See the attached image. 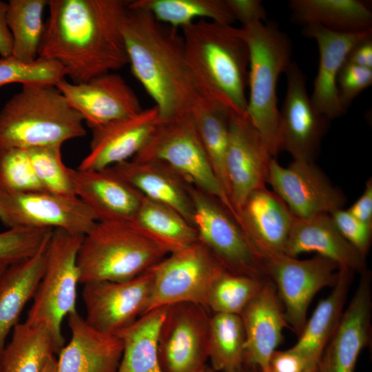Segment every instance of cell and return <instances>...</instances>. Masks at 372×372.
Listing matches in <instances>:
<instances>
[{"label":"cell","instance_id":"cell-39","mask_svg":"<svg viewBox=\"0 0 372 372\" xmlns=\"http://www.w3.org/2000/svg\"><path fill=\"white\" fill-rule=\"evenodd\" d=\"M60 145L28 149L34 174L45 192L65 197H76L71 168L63 163Z\"/></svg>","mask_w":372,"mask_h":372},{"label":"cell","instance_id":"cell-51","mask_svg":"<svg viewBox=\"0 0 372 372\" xmlns=\"http://www.w3.org/2000/svg\"><path fill=\"white\" fill-rule=\"evenodd\" d=\"M225 372H260L257 368L244 363L242 366Z\"/></svg>","mask_w":372,"mask_h":372},{"label":"cell","instance_id":"cell-14","mask_svg":"<svg viewBox=\"0 0 372 372\" xmlns=\"http://www.w3.org/2000/svg\"><path fill=\"white\" fill-rule=\"evenodd\" d=\"M152 289L149 270L127 281L83 284L85 320L101 333L117 335L148 311Z\"/></svg>","mask_w":372,"mask_h":372},{"label":"cell","instance_id":"cell-19","mask_svg":"<svg viewBox=\"0 0 372 372\" xmlns=\"http://www.w3.org/2000/svg\"><path fill=\"white\" fill-rule=\"evenodd\" d=\"M358 287L318 362V372H355L371 338L372 276L362 273Z\"/></svg>","mask_w":372,"mask_h":372},{"label":"cell","instance_id":"cell-26","mask_svg":"<svg viewBox=\"0 0 372 372\" xmlns=\"http://www.w3.org/2000/svg\"><path fill=\"white\" fill-rule=\"evenodd\" d=\"M315 252L336 262L339 267L363 273L366 269L362 256L339 232L330 214L295 217L284 254L291 257Z\"/></svg>","mask_w":372,"mask_h":372},{"label":"cell","instance_id":"cell-28","mask_svg":"<svg viewBox=\"0 0 372 372\" xmlns=\"http://www.w3.org/2000/svg\"><path fill=\"white\" fill-rule=\"evenodd\" d=\"M49 240L32 257L9 265L0 279V354L43 277Z\"/></svg>","mask_w":372,"mask_h":372},{"label":"cell","instance_id":"cell-8","mask_svg":"<svg viewBox=\"0 0 372 372\" xmlns=\"http://www.w3.org/2000/svg\"><path fill=\"white\" fill-rule=\"evenodd\" d=\"M83 237V235L63 229L52 230L45 271L25 320L29 323L47 324L59 351L65 342L61 333L62 321L76 311L77 285L79 283L76 260Z\"/></svg>","mask_w":372,"mask_h":372},{"label":"cell","instance_id":"cell-17","mask_svg":"<svg viewBox=\"0 0 372 372\" xmlns=\"http://www.w3.org/2000/svg\"><path fill=\"white\" fill-rule=\"evenodd\" d=\"M229 130L226 156L229 197L239 217L247 196L266 187L273 157L247 115L231 114Z\"/></svg>","mask_w":372,"mask_h":372},{"label":"cell","instance_id":"cell-4","mask_svg":"<svg viewBox=\"0 0 372 372\" xmlns=\"http://www.w3.org/2000/svg\"><path fill=\"white\" fill-rule=\"evenodd\" d=\"M83 123L55 85L23 84L0 111V147L62 146L86 134Z\"/></svg>","mask_w":372,"mask_h":372},{"label":"cell","instance_id":"cell-3","mask_svg":"<svg viewBox=\"0 0 372 372\" xmlns=\"http://www.w3.org/2000/svg\"><path fill=\"white\" fill-rule=\"evenodd\" d=\"M180 32L187 63L202 96L246 115L249 50L241 29L200 19Z\"/></svg>","mask_w":372,"mask_h":372},{"label":"cell","instance_id":"cell-12","mask_svg":"<svg viewBox=\"0 0 372 372\" xmlns=\"http://www.w3.org/2000/svg\"><path fill=\"white\" fill-rule=\"evenodd\" d=\"M0 222L8 229H63L85 235L96 220L77 197L0 191Z\"/></svg>","mask_w":372,"mask_h":372},{"label":"cell","instance_id":"cell-24","mask_svg":"<svg viewBox=\"0 0 372 372\" xmlns=\"http://www.w3.org/2000/svg\"><path fill=\"white\" fill-rule=\"evenodd\" d=\"M276 288L267 278L240 314L245 333V363L269 372L272 353L282 340V331L289 327L281 308Z\"/></svg>","mask_w":372,"mask_h":372},{"label":"cell","instance_id":"cell-25","mask_svg":"<svg viewBox=\"0 0 372 372\" xmlns=\"http://www.w3.org/2000/svg\"><path fill=\"white\" fill-rule=\"evenodd\" d=\"M67 318L71 338L59 352L57 371L117 372L123 348L121 338L96 330L77 311Z\"/></svg>","mask_w":372,"mask_h":372},{"label":"cell","instance_id":"cell-9","mask_svg":"<svg viewBox=\"0 0 372 372\" xmlns=\"http://www.w3.org/2000/svg\"><path fill=\"white\" fill-rule=\"evenodd\" d=\"M198 240L231 273L268 278L263 262L240 225L216 198L187 184Z\"/></svg>","mask_w":372,"mask_h":372},{"label":"cell","instance_id":"cell-23","mask_svg":"<svg viewBox=\"0 0 372 372\" xmlns=\"http://www.w3.org/2000/svg\"><path fill=\"white\" fill-rule=\"evenodd\" d=\"M294 218L285 202L266 187L253 191L239 211V225L262 260L284 254Z\"/></svg>","mask_w":372,"mask_h":372},{"label":"cell","instance_id":"cell-53","mask_svg":"<svg viewBox=\"0 0 372 372\" xmlns=\"http://www.w3.org/2000/svg\"><path fill=\"white\" fill-rule=\"evenodd\" d=\"M198 372H215L214 369L209 365L206 364Z\"/></svg>","mask_w":372,"mask_h":372},{"label":"cell","instance_id":"cell-38","mask_svg":"<svg viewBox=\"0 0 372 372\" xmlns=\"http://www.w3.org/2000/svg\"><path fill=\"white\" fill-rule=\"evenodd\" d=\"M266 279L234 274L225 271L211 285L205 308L212 313L240 315L258 293Z\"/></svg>","mask_w":372,"mask_h":372},{"label":"cell","instance_id":"cell-16","mask_svg":"<svg viewBox=\"0 0 372 372\" xmlns=\"http://www.w3.org/2000/svg\"><path fill=\"white\" fill-rule=\"evenodd\" d=\"M287 92L280 111L281 151L294 161L314 162L329 119L313 107L306 87V77L291 61L285 71Z\"/></svg>","mask_w":372,"mask_h":372},{"label":"cell","instance_id":"cell-48","mask_svg":"<svg viewBox=\"0 0 372 372\" xmlns=\"http://www.w3.org/2000/svg\"><path fill=\"white\" fill-rule=\"evenodd\" d=\"M346 62L372 69V37L358 43L349 52Z\"/></svg>","mask_w":372,"mask_h":372},{"label":"cell","instance_id":"cell-49","mask_svg":"<svg viewBox=\"0 0 372 372\" xmlns=\"http://www.w3.org/2000/svg\"><path fill=\"white\" fill-rule=\"evenodd\" d=\"M8 3L0 1V55L7 57L12 55L13 41L7 24Z\"/></svg>","mask_w":372,"mask_h":372},{"label":"cell","instance_id":"cell-50","mask_svg":"<svg viewBox=\"0 0 372 372\" xmlns=\"http://www.w3.org/2000/svg\"><path fill=\"white\" fill-rule=\"evenodd\" d=\"M42 372H58L56 358L53 355L46 363Z\"/></svg>","mask_w":372,"mask_h":372},{"label":"cell","instance_id":"cell-44","mask_svg":"<svg viewBox=\"0 0 372 372\" xmlns=\"http://www.w3.org/2000/svg\"><path fill=\"white\" fill-rule=\"evenodd\" d=\"M372 84V69L345 62L337 79L339 100L346 111L353 99Z\"/></svg>","mask_w":372,"mask_h":372},{"label":"cell","instance_id":"cell-13","mask_svg":"<svg viewBox=\"0 0 372 372\" xmlns=\"http://www.w3.org/2000/svg\"><path fill=\"white\" fill-rule=\"evenodd\" d=\"M209 317L208 311L196 303L167 306L158 337L163 372H198L207 364Z\"/></svg>","mask_w":372,"mask_h":372},{"label":"cell","instance_id":"cell-47","mask_svg":"<svg viewBox=\"0 0 372 372\" xmlns=\"http://www.w3.org/2000/svg\"><path fill=\"white\" fill-rule=\"evenodd\" d=\"M354 217L372 227V179L365 184L364 192L347 209Z\"/></svg>","mask_w":372,"mask_h":372},{"label":"cell","instance_id":"cell-36","mask_svg":"<svg viewBox=\"0 0 372 372\" xmlns=\"http://www.w3.org/2000/svg\"><path fill=\"white\" fill-rule=\"evenodd\" d=\"M7 24L12 34V56L25 63L39 58L45 31L43 12L48 0H10Z\"/></svg>","mask_w":372,"mask_h":372},{"label":"cell","instance_id":"cell-30","mask_svg":"<svg viewBox=\"0 0 372 372\" xmlns=\"http://www.w3.org/2000/svg\"><path fill=\"white\" fill-rule=\"evenodd\" d=\"M292 19L304 26L318 25L340 33L372 30L369 3L360 0H291Z\"/></svg>","mask_w":372,"mask_h":372},{"label":"cell","instance_id":"cell-40","mask_svg":"<svg viewBox=\"0 0 372 372\" xmlns=\"http://www.w3.org/2000/svg\"><path fill=\"white\" fill-rule=\"evenodd\" d=\"M65 77V70L54 60L39 57L25 63L12 55L0 59V87L13 83L56 85Z\"/></svg>","mask_w":372,"mask_h":372},{"label":"cell","instance_id":"cell-33","mask_svg":"<svg viewBox=\"0 0 372 372\" xmlns=\"http://www.w3.org/2000/svg\"><path fill=\"white\" fill-rule=\"evenodd\" d=\"M167 307L148 311L117 335L123 347L117 372H163L158 361V337Z\"/></svg>","mask_w":372,"mask_h":372},{"label":"cell","instance_id":"cell-45","mask_svg":"<svg viewBox=\"0 0 372 372\" xmlns=\"http://www.w3.org/2000/svg\"><path fill=\"white\" fill-rule=\"evenodd\" d=\"M234 17L242 26L255 22H264L267 12L260 0H226Z\"/></svg>","mask_w":372,"mask_h":372},{"label":"cell","instance_id":"cell-10","mask_svg":"<svg viewBox=\"0 0 372 372\" xmlns=\"http://www.w3.org/2000/svg\"><path fill=\"white\" fill-rule=\"evenodd\" d=\"M148 270L153 278L148 311L182 302L205 308L211 285L226 271L199 241L169 254Z\"/></svg>","mask_w":372,"mask_h":372},{"label":"cell","instance_id":"cell-7","mask_svg":"<svg viewBox=\"0 0 372 372\" xmlns=\"http://www.w3.org/2000/svg\"><path fill=\"white\" fill-rule=\"evenodd\" d=\"M132 159L165 164L187 183L219 200L239 223L236 209L211 169L191 114L161 120Z\"/></svg>","mask_w":372,"mask_h":372},{"label":"cell","instance_id":"cell-42","mask_svg":"<svg viewBox=\"0 0 372 372\" xmlns=\"http://www.w3.org/2000/svg\"><path fill=\"white\" fill-rule=\"evenodd\" d=\"M52 231L10 228L0 232V262L10 265L32 257L48 241Z\"/></svg>","mask_w":372,"mask_h":372},{"label":"cell","instance_id":"cell-2","mask_svg":"<svg viewBox=\"0 0 372 372\" xmlns=\"http://www.w3.org/2000/svg\"><path fill=\"white\" fill-rule=\"evenodd\" d=\"M123 34L133 75L154 101L160 119L191 114L203 96L187 65L178 29L127 4Z\"/></svg>","mask_w":372,"mask_h":372},{"label":"cell","instance_id":"cell-37","mask_svg":"<svg viewBox=\"0 0 372 372\" xmlns=\"http://www.w3.org/2000/svg\"><path fill=\"white\" fill-rule=\"evenodd\" d=\"M245 353V333L240 315H210L208 360L214 371L225 372L242 366Z\"/></svg>","mask_w":372,"mask_h":372},{"label":"cell","instance_id":"cell-15","mask_svg":"<svg viewBox=\"0 0 372 372\" xmlns=\"http://www.w3.org/2000/svg\"><path fill=\"white\" fill-rule=\"evenodd\" d=\"M267 183L298 218L342 209L346 198L314 162L293 161L283 167L273 158Z\"/></svg>","mask_w":372,"mask_h":372},{"label":"cell","instance_id":"cell-34","mask_svg":"<svg viewBox=\"0 0 372 372\" xmlns=\"http://www.w3.org/2000/svg\"><path fill=\"white\" fill-rule=\"evenodd\" d=\"M231 114L223 106L203 97L191 112L196 132L211 169L228 197L226 156Z\"/></svg>","mask_w":372,"mask_h":372},{"label":"cell","instance_id":"cell-52","mask_svg":"<svg viewBox=\"0 0 372 372\" xmlns=\"http://www.w3.org/2000/svg\"><path fill=\"white\" fill-rule=\"evenodd\" d=\"M8 266L6 263L0 262V279Z\"/></svg>","mask_w":372,"mask_h":372},{"label":"cell","instance_id":"cell-41","mask_svg":"<svg viewBox=\"0 0 372 372\" xmlns=\"http://www.w3.org/2000/svg\"><path fill=\"white\" fill-rule=\"evenodd\" d=\"M0 191H44L33 170L28 149L0 147Z\"/></svg>","mask_w":372,"mask_h":372},{"label":"cell","instance_id":"cell-46","mask_svg":"<svg viewBox=\"0 0 372 372\" xmlns=\"http://www.w3.org/2000/svg\"><path fill=\"white\" fill-rule=\"evenodd\" d=\"M317 369L305 359L290 351L276 350L269 363V372H307Z\"/></svg>","mask_w":372,"mask_h":372},{"label":"cell","instance_id":"cell-54","mask_svg":"<svg viewBox=\"0 0 372 372\" xmlns=\"http://www.w3.org/2000/svg\"><path fill=\"white\" fill-rule=\"evenodd\" d=\"M316 371H317V369H314V370L309 371H307V372H316Z\"/></svg>","mask_w":372,"mask_h":372},{"label":"cell","instance_id":"cell-20","mask_svg":"<svg viewBox=\"0 0 372 372\" xmlns=\"http://www.w3.org/2000/svg\"><path fill=\"white\" fill-rule=\"evenodd\" d=\"M155 105L92 129L90 150L77 168L101 169L133 158L160 122Z\"/></svg>","mask_w":372,"mask_h":372},{"label":"cell","instance_id":"cell-43","mask_svg":"<svg viewBox=\"0 0 372 372\" xmlns=\"http://www.w3.org/2000/svg\"><path fill=\"white\" fill-rule=\"evenodd\" d=\"M330 216L341 235L366 258L371 245L372 227L342 208L333 211Z\"/></svg>","mask_w":372,"mask_h":372},{"label":"cell","instance_id":"cell-6","mask_svg":"<svg viewBox=\"0 0 372 372\" xmlns=\"http://www.w3.org/2000/svg\"><path fill=\"white\" fill-rule=\"evenodd\" d=\"M169 251L127 224L96 222L77 255L79 283L123 282L143 273Z\"/></svg>","mask_w":372,"mask_h":372},{"label":"cell","instance_id":"cell-32","mask_svg":"<svg viewBox=\"0 0 372 372\" xmlns=\"http://www.w3.org/2000/svg\"><path fill=\"white\" fill-rule=\"evenodd\" d=\"M59 349L45 323H18L0 354V372H42Z\"/></svg>","mask_w":372,"mask_h":372},{"label":"cell","instance_id":"cell-5","mask_svg":"<svg viewBox=\"0 0 372 372\" xmlns=\"http://www.w3.org/2000/svg\"><path fill=\"white\" fill-rule=\"evenodd\" d=\"M249 50L246 115L274 158L281 152L277 83L291 62V43L272 22L240 28Z\"/></svg>","mask_w":372,"mask_h":372},{"label":"cell","instance_id":"cell-11","mask_svg":"<svg viewBox=\"0 0 372 372\" xmlns=\"http://www.w3.org/2000/svg\"><path fill=\"white\" fill-rule=\"evenodd\" d=\"M262 261L267 276L282 300L288 327L298 336L306 324L313 298L321 289L334 286L339 265L319 255L300 260L280 254L267 256Z\"/></svg>","mask_w":372,"mask_h":372},{"label":"cell","instance_id":"cell-29","mask_svg":"<svg viewBox=\"0 0 372 372\" xmlns=\"http://www.w3.org/2000/svg\"><path fill=\"white\" fill-rule=\"evenodd\" d=\"M353 273L349 269L339 267L338 279L331 293L318 304L297 342L289 349L313 366H317L340 320Z\"/></svg>","mask_w":372,"mask_h":372},{"label":"cell","instance_id":"cell-1","mask_svg":"<svg viewBox=\"0 0 372 372\" xmlns=\"http://www.w3.org/2000/svg\"><path fill=\"white\" fill-rule=\"evenodd\" d=\"M129 1L48 0L39 57L79 83L129 64L123 24Z\"/></svg>","mask_w":372,"mask_h":372},{"label":"cell","instance_id":"cell-18","mask_svg":"<svg viewBox=\"0 0 372 372\" xmlns=\"http://www.w3.org/2000/svg\"><path fill=\"white\" fill-rule=\"evenodd\" d=\"M55 86L91 130L143 110L132 87L112 72L79 83L64 79Z\"/></svg>","mask_w":372,"mask_h":372},{"label":"cell","instance_id":"cell-22","mask_svg":"<svg viewBox=\"0 0 372 372\" xmlns=\"http://www.w3.org/2000/svg\"><path fill=\"white\" fill-rule=\"evenodd\" d=\"M303 34L316 40L319 65L310 98L316 110L329 120L346 111L339 100L337 79L351 50L372 36V30L355 33H340L318 25L304 26Z\"/></svg>","mask_w":372,"mask_h":372},{"label":"cell","instance_id":"cell-31","mask_svg":"<svg viewBox=\"0 0 372 372\" xmlns=\"http://www.w3.org/2000/svg\"><path fill=\"white\" fill-rule=\"evenodd\" d=\"M128 225L169 254L198 241L195 228L180 214L144 196Z\"/></svg>","mask_w":372,"mask_h":372},{"label":"cell","instance_id":"cell-55","mask_svg":"<svg viewBox=\"0 0 372 372\" xmlns=\"http://www.w3.org/2000/svg\"><path fill=\"white\" fill-rule=\"evenodd\" d=\"M316 372H318V369H317V371H316Z\"/></svg>","mask_w":372,"mask_h":372},{"label":"cell","instance_id":"cell-21","mask_svg":"<svg viewBox=\"0 0 372 372\" xmlns=\"http://www.w3.org/2000/svg\"><path fill=\"white\" fill-rule=\"evenodd\" d=\"M70 172L76 197L97 222L127 225L131 222L143 196L111 167L71 168Z\"/></svg>","mask_w":372,"mask_h":372},{"label":"cell","instance_id":"cell-35","mask_svg":"<svg viewBox=\"0 0 372 372\" xmlns=\"http://www.w3.org/2000/svg\"><path fill=\"white\" fill-rule=\"evenodd\" d=\"M128 5L148 11L158 21L177 29L200 19L231 25L235 21L226 0H135Z\"/></svg>","mask_w":372,"mask_h":372},{"label":"cell","instance_id":"cell-27","mask_svg":"<svg viewBox=\"0 0 372 372\" xmlns=\"http://www.w3.org/2000/svg\"><path fill=\"white\" fill-rule=\"evenodd\" d=\"M110 167L143 196L175 209L192 225L188 183L167 165L157 161L131 159Z\"/></svg>","mask_w":372,"mask_h":372}]
</instances>
